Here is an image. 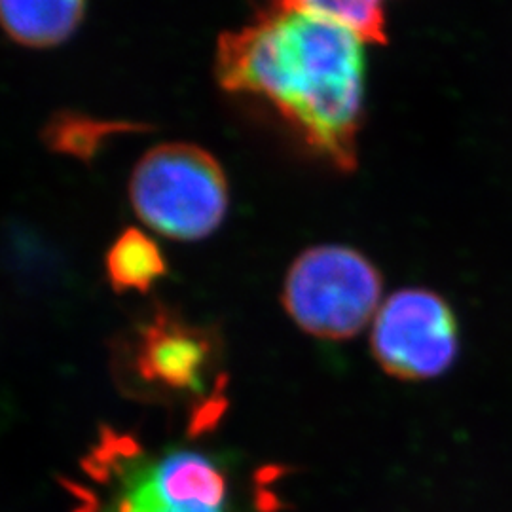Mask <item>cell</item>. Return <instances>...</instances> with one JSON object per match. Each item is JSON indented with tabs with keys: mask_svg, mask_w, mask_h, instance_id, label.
Segmentation results:
<instances>
[{
	"mask_svg": "<svg viewBox=\"0 0 512 512\" xmlns=\"http://www.w3.org/2000/svg\"><path fill=\"white\" fill-rule=\"evenodd\" d=\"M370 349L380 368L395 380H435L458 359V317L435 291H397L385 298L372 321Z\"/></svg>",
	"mask_w": 512,
	"mask_h": 512,
	"instance_id": "cell-5",
	"label": "cell"
},
{
	"mask_svg": "<svg viewBox=\"0 0 512 512\" xmlns=\"http://www.w3.org/2000/svg\"><path fill=\"white\" fill-rule=\"evenodd\" d=\"M382 294V274L363 253L346 245H317L289 266L281 304L306 334L344 342L374 321Z\"/></svg>",
	"mask_w": 512,
	"mask_h": 512,
	"instance_id": "cell-4",
	"label": "cell"
},
{
	"mask_svg": "<svg viewBox=\"0 0 512 512\" xmlns=\"http://www.w3.org/2000/svg\"><path fill=\"white\" fill-rule=\"evenodd\" d=\"M86 0H0V27L27 48H52L73 35Z\"/></svg>",
	"mask_w": 512,
	"mask_h": 512,
	"instance_id": "cell-7",
	"label": "cell"
},
{
	"mask_svg": "<svg viewBox=\"0 0 512 512\" xmlns=\"http://www.w3.org/2000/svg\"><path fill=\"white\" fill-rule=\"evenodd\" d=\"M285 6L334 23L365 44H387L385 0H279Z\"/></svg>",
	"mask_w": 512,
	"mask_h": 512,
	"instance_id": "cell-9",
	"label": "cell"
},
{
	"mask_svg": "<svg viewBox=\"0 0 512 512\" xmlns=\"http://www.w3.org/2000/svg\"><path fill=\"white\" fill-rule=\"evenodd\" d=\"M126 351V376L156 399L202 397L217 382V338L171 311L141 323Z\"/></svg>",
	"mask_w": 512,
	"mask_h": 512,
	"instance_id": "cell-6",
	"label": "cell"
},
{
	"mask_svg": "<svg viewBox=\"0 0 512 512\" xmlns=\"http://www.w3.org/2000/svg\"><path fill=\"white\" fill-rule=\"evenodd\" d=\"M129 202L152 232L177 241L211 236L228 213L224 169L190 143L150 148L129 179Z\"/></svg>",
	"mask_w": 512,
	"mask_h": 512,
	"instance_id": "cell-3",
	"label": "cell"
},
{
	"mask_svg": "<svg viewBox=\"0 0 512 512\" xmlns=\"http://www.w3.org/2000/svg\"><path fill=\"white\" fill-rule=\"evenodd\" d=\"M365 42L346 29L274 0L255 19L219 38L217 80L258 97L308 147L353 171L365 101Z\"/></svg>",
	"mask_w": 512,
	"mask_h": 512,
	"instance_id": "cell-1",
	"label": "cell"
},
{
	"mask_svg": "<svg viewBox=\"0 0 512 512\" xmlns=\"http://www.w3.org/2000/svg\"><path fill=\"white\" fill-rule=\"evenodd\" d=\"M105 270L116 293H148L167 274L156 241L141 230H126L110 245Z\"/></svg>",
	"mask_w": 512,
	"mask_h": 512,
	"instance_id": "cell-8",
	"label": "cell"
},
{
	"mask_svg": "<svg viewBox=\"0 0 512 512\" xmlns=\"http://www.w3.org/2000/svg\"><path fill=\"white\" fill-rule=\"evenodd\" d=\"M109 490L103 512H228V480L200 450L148 454L137 442L107 433L86 461Z\"/></svg>",
	"mask_w": 512,
	"mask_h": 512,
	"instance_id": "cell-2",
	"label": "cell"
}]
</instances>
